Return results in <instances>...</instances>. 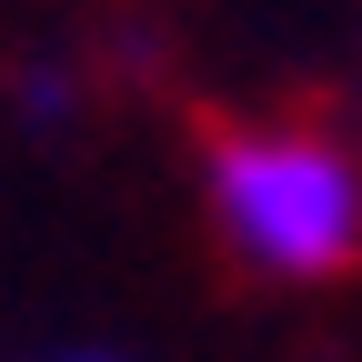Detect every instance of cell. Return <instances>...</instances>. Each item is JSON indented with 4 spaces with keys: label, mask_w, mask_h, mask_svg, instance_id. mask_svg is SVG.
Returning a JSON list of instances; mask_svg holds the SVG:
<instances>
[{
    "label": "cell",
    "mask_w": 362,
    "mask_h": 362,
    "mask_svg": "<svg viewBox=\"0 0 362 362\" xmlns=\"http://www.w3.org/2000/svg\"><path fill=\"white\" fill-rule=\"evenodd\" d=\"M211 211H221V242L282 282H322V272L362 262V161L322 131H282V121L221 131Z\"/></svg>",
    "instance_id": "1"
}]
</instances>
